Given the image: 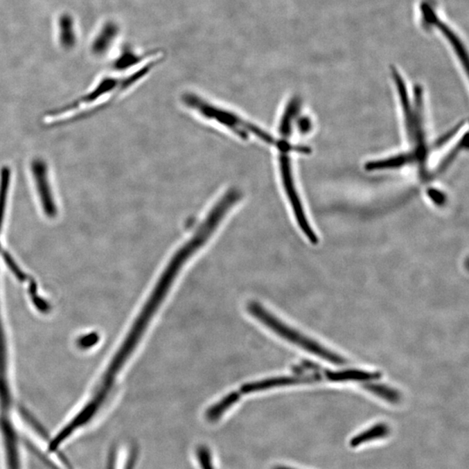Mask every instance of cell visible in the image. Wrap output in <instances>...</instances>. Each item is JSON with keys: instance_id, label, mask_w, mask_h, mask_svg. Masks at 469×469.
I'll return each mask as SVG.
<instances>
[{"instance_id": "6da1fadb", "label": "cell", "mask_w": 469, "mask_h": 469, "mask_svg": "<svg viewBox=\"0 0 469 469\" xmlns=\"http://www.w3.org/2000/svg\"><path fill=\"white\" fill-rule=\"evenodd\" d=\"M391 73L395 80L397 94L402 102L404 121H405L412 149L409 152L389 157V159L369 163L366 164V170L378 171L414 166L418 169L421 177H423L424 180H430V176L426 171V163L427 159H429L430 152L429 146H427L426 134L423 126V89L420 87L414 89L415 98H414L413 105L402 74L396 69H393Z\"/></svg>"}, {"instance_id": "7a4b0ae2", "label": "cell", "mask_w": 469, "mask_h": 469, "mask_svg": "<svg viewBox=\"0 0 469 469\" xmlns=\"http://www.w3.org/2000/svg\"><path fill=\"white\" fill-rule=\"evenodd\" d=\"M181 101L194 115L241 141H256L274 148L278 145L279 139L277 136L256 124L251 119L246 118L240 112L219 105L194 92L183 94Z\"/></svg>"}, {"instance_id": "3957f363", "label": "cell", "mask_w": 469, "mask_h": 469, "mask_svg": "<svg viewBox=\"0 0 469 469\" xmlns=\"http://www.w3.org/2000/svg\"><path fill=\"white\" fill-rule=\"evenodd\" d=\"M187 260L182 254L179 252L175 253L171 258L169 265L160 277L155 289H154L152 295H150L148 302L145 303V307L139 315L138 319L132 328L128 337L126 338L124 345L122 346L121 351L113 361L111 367H109L108 374L111 376H115L119 369L124 365L126 359L131 355L132 352L134 351L138 345L140 338H141L143 332H145L147 325L156 312L160 303L163 302L166 297L168 290H169L171 284H172L175 277L179 274V270L184 266Z\"/></svg>"}, {"instance_id": "277c9868", "label": "cell", "mask_w": 469, "mask_h": 469, "mask_svg": "<svg viewBox=\"0 0 469 469\" xmlns=\"http://www.w3.org/2000/svg\"><path fill=\"white\" fill-rule=\"evenodd\" d=\"M147 74H148V71L145 68H141L125 77H105L87 94L71 102V104L47 113L46 122L49 124L53 122L57 124L58 121H63L67 116L73 115V112L80 111L87 106L95 105L99 102H100L99 105H101V103L115 100L116 98L119 97L142 80Z\"/></svg>"}, {"instance_id": "5b68a950", "label": "cell", "mask_w": 469, "mask_h": 469, "mask_svg": "<svg viewBox=\"0 0 469 469\" xmlns=\"http://www.w3.org/2000/svg\"><path fill=\"white\" fill-rule=\"evenodd\" d=\"M277 150L279 152L278 171L281 183H282L283 193L285 194L287 202H289L291 211H292L294 217H295L301 231L309 239L311 244L317 245V236L314 232L312 227H311L309 220H308L302 201H301L299 191H297L290 157L292 152L306 154L307 152V147L295 145L291 143L290 139H283Z\"/></svg>"}, {"instance_id": "8992f818", "label": "cell", "mask_w": 469, "mask_h": 469, "mask_svg": "<svg viewBox=\"0 0 469 469\" xmlns=\"http://www.w3.org/2000/svg\"><path fill=\"white\" fill-rule=\"evenodd\" d=\"M248 310L253 317H255L256 319L280 335L281 337L286 339L287 341L299 346L300 348L306 349L308 352H310V353L317 355V357L324 359V360L331 362V364L335 365L342 366L348 364L347 361L340 357V355L328 351L323 346L318 344L317 342L304 337V335H301L299 332L287 327V325L283 324L276 317H274L272 314H270L269 311L263 309L259 303L255 302L249 303Z\"/></svg>"}, {"instance_id": "52a82bcc", "label": "cell", "mask_w": 469, "mask_h": 469, "mask_svg": "<svg viewBox=\"0 0 469 469\" xmlns=\"http://www.w3.org/2000/svg\"><path fill=\"white\" fill-rule=\"evenodd\" d=\"M34 186L39 197L41 210L48 219H55L58 215V209L55 200L50 180L49 168L42 157H35L30 163Z\"/></svg>"}, {"instance_id": "ba28073f", "label": "cell", "mask_w": 469, "mask_h": 469, "mask_svg": "<svg viewBox=\"0 0 469 469\" xmlns=\"http://www.w3.org/2000/svg\"><path fill=\"white\" fill-rule=\"evenodd\" d=\"M325 381L324 371L318 372H310V374H300L293 376H279L263 380V381L248 383L242 386L240 393H249L253 392L263 391V390L276 388V387L308 384V383H314Z\"/></svg>"}, {"instance_id": "9c48e42d", "label": "cell", "mask_w": 469, "mask_h": 469, "mask_svg": "<svg viewBox=\"0 0 469 469\" xmlns=\"http://www.w3.org/2000/svg\"><path fill=\"white\" fill-rule=\"evenodd\" d=\"M324 378L330 382H371L381 378L380 373H371L358 369L342 371H324Z\"/></svg>"}, {"instance_id": "30bf717a", "label": "cell", "mask_w": 469, "mask_h": 469, "mask_svg": "<svg viewBox=\"0 0 469 469\" xmlns=\"http://www.w3.org/2000/svg\"><path fill=\"white\" fill-rule=\"evenodd\" d=\"M390 429L386 423H378L375 426L369 427V430L364 431L349 441V447L355 448L361 446L362 444L369 443V441L382 439L389 436Z\"/></svg>"}, {"instance_id": "8fae6325", "label": "cell", "mask_w": 469, "mask_h": 469, "mask_svg": "<svg viewBox=\"0 0 469 469\" xmlns=\"http://www.w3.org/2000/svg\"><path fill=\"white\" fill-rule=\"evenodd\" d=\"M240 392H232L222 398L220 402L214 404L206 412V418L209 422H215L221 418L226 412L234 406L240 399Z\"/></svg>"}, {"instance_id": "7c38bea8", "label": "cell", "mask_w": 469, "mask_h": 469, "mask_svg": "<svg viewBox=\"0 0 469 469\" xmlns=\"http://www.w3.org/2000/svg\"><path fill=\"white\" fill-rule=\"evenodd\" d=\"M364 388L367 391L374 393L376 396L390 403L396 404L400 400V393L388 386L367 382L364 385Z\"/></svg>"}, {"instance_id": "4fadbf2b", "label": "cell", "mask_w": 469, "mask_h": 469, "mask_svg": "<svg viewBox=\"0 0 469 469\" xmlns=\"http://www.w3.org/2000/svg\"><path fill=\"white\" fill-rule=\"evenodd\" d=\"M143 58L145 57L141 56V55L133 53L132 50H130L129 48H127L125 53L121 54L118 60H116V62L113 64V68H114L116 71H126L130 69V68L136 66V64L142 62Z\"/></svg>"}, {"instance_id": "5bb4252c", "label": "cell", "mask_w": 469, "mask_h": 469, "mask_svg": "<svg viewBox=\"0 0 469 469\" xmlns=\"http://www.w3.org/2000/svg\"><path fill=\"white\" fill-rule=\"evenodd\" d=\"M99 35L101 36H99L97 43H96V46H97L96 49L104 51L106 50L105 48L109 47V44H112L113 39L116 35V27L113 25H107L104 27V30Z\"/></svg>"}, {"instance_id": "9a60e30c", "label": "cell", "mask_w": 469, "mask_h": 469, "mask_svg": "<svg viewBox=\"0 0 469 469\" xmlns=\"http://www.w3.org/2000/svg\"><path fill=\"white\" fill-rule=\"evenodd\" d=\"M196 457L200 469H217L215 467L213 457L211 450L206 446H200L197 448Z\"/></svg>"}, {"instance_id": "2e32d148", "label": "cell", "mask_w": 469, "mask_h": 469, "mask_svg": "<svg viewBox=\"0 0 469 469\" xmlns=\"http://www.w3.org/2000/svg\"><path fill=\"white\" fill-rule=\"evenodd\" d=\"M273 469H294V468L283 467V466H279V467H276L274 468Z\"/></svg>"}]
</instances>
